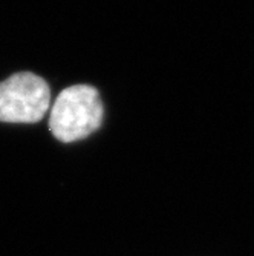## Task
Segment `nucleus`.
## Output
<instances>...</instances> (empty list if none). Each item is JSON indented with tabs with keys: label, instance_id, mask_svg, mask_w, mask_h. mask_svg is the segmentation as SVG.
<instances>
[{
	"label": "nucleus",
	"instance_id": "f257e3e1",
	"mask_svg": "<svg viewBox=\"0 0 254 256\" xmlns=\"http://www.w3.org/2000/svg\"><path fill=\"white\" fill-rule=\"evenodd\" d=\"M104 117L100 94L89 84L66 88L57 97L49 115V129L61 143H74L95 132Z\"/></svg>",
	"mask_w": 254,
	"mask_h": 256
},
{
	"label": "nucleus",
	"instance_id": "f03ea898",
	"mask_svg": "<svg viewBox=\"0 0 254 256\" xmlns=\"http://www.w3.org/2000/svg\"><path fill=\"white\" fill-rule=\"evenodd\" d=\"M49 104L48 83L32 72H18L0 83V122L37 123Z\"/></svg>",
	"mask_w": 254,
	"mask_h": 256
}]
</instances>
